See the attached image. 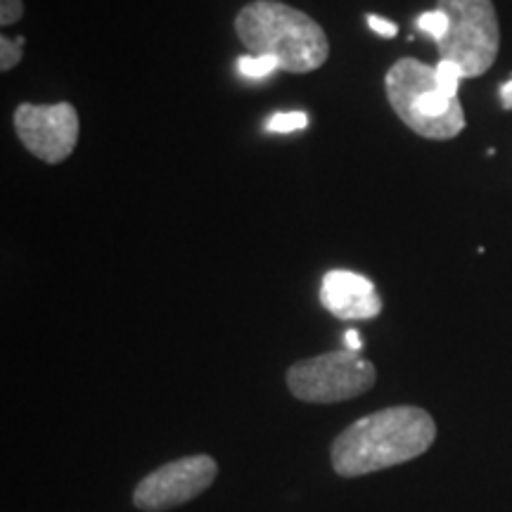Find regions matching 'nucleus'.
<instances>
[{"instance_id":"13","label":"nucleus","mask_w":512,"mask_h":512,"mask_svg":"<svg viewBox=\"0 0 512 512\" xmlns=\"http://www.w3.org/2000/svg\"><path fill=\"white\" fill-rule=\"evenodd\" d=\"M434 69H437V81H439V86L444 88L446 93L458 95L460 81L465 79L463 72H460L458 64H453V62H448V60H439V64H437V67H434Z\"/></svg>"},{"instance_id":"4","label":"nucleus","mask_w":512,"mask_h":512,"mask_svg":"<svg viewBox=\"0 0 512 512\" xmlns=\"http://www.w3.org/2000/svg\"><path fill=\"white\" fill-rule=\"evenodd\" d=\"M437 10L448 17L446 36L437 43L441 60L458 64L465 79L489 72L501 50L494 0H437Z\"/></svg>"},{"instance_id":"11","label":"nucleus","mask_w":512,"mask_h":512,"mask_svg":"<svg viewBox=\"0 0 512 512\" xmlns=\"http://www.w3.org/2000/svg\"><path fill=\"white\" fill-rule=\"evenodd\" d=\"M415 27H418L422 34H427L434 43H439L441 38L446 36L448 29V17L441 10H432V12H422V15L415 19Z\"/></svg>"},{"instance_id":"16","label":"nucleus","mask_w":512,"mask_h":512,"mask_svg":"<svg viewBox=\"0 0 512 512\" xmlns=\"http://www.w3.org/2000/svg\"><path fill=\"white\" fill-rule=\"evenodd\" d=\"M501 98H503V107H505V110H512V79H510L508 83H503Z\"/></svg>"},{"instance_id":"12","label":"nucleus","mask_w":512,"mask_h":512,"mask_svg":"<svg viewBox=\"0 0 512 512\" xmlns=\"http://www.w3.org/2000/svg\"><path fill=\"white\" fill-rule=\"evenodd\" d=\"M306 126H309V114L306 112H280L268 119L266 128L273 133H294Z\"/></svg>"},{"instance_id":"14","label":"nucleus","mask_w":512,"mask_h":512,"mask_svg":"<svg viewBox=\"0 0 512 512\" xmlns=\"http://www.w3.org/2000/svg\"><path fill=\"white\" fill-rule=\"evenodd\" d=\"M24 15V3L22 0H0V27L8 29L12 24H17Z\"/></svg>"},{"instance_id":"7","label":"nucleus","mask_w":512,"mask_h":512,"mask_svg":"<svg viewBox=\"0 0 512 512\" xmlns=\"http://www.w3.org/2000/svg\"><path fill=\"white\" fill-rule=\"evenodd\" d=\"M15 133L31 155L46 164H60L79 143V112L69 102L31 105L22 102L15 110Z\"/></svg>"},{"instance_id":"17","label":"nucleus","mask_w":512,"mask_h":512,"mask_svg":"<svg viewBox=\"0 0 512 512\" xmlns=\"http://www.w3.org/2000/svg\"><path fill=\"white\" fill-rule=\"evenodd\" d=\"M347 347H349V351H361V337H358V332L356 330H349L347 332Z\"/></svg>"},{"instance_id":"6","label":"nucleus","mask_w":512,"mask_h":512,"mask_svg":"<svg viewBox=\"0 0 512 512\" xmlns=\"http://www.w3.org/2000/svg\"><path fill=\"white\" fill-rule=\"evenodd\" d=\"M219 477V463L207 453L171 460L143 477L133 491V505L143 512H166L190 503Z\"/></svg>"},{"instance_id":"5","label":"nucleus","mask_w":512,"mask_h":512,"mask_svg":"<svg viewBox=\"0 0 512 512\" xmlns=\"http://www.w3.org/2000/svg\"><path fill=\"white\" fill-rule=\"evenodd\" d=\"M377 370L358 351H330L287 368V389L306 403H342L370 392Z\"/></svg>"},{"instance_id":"3","label":"nucleus","mask_w":512,"mask_h":512,"mask_svg":"<svg viewBox=\"0 0 512 512\" xmlns=\"http://www.w3.org/2000/svg\"><path fill=\"white\" fill-rule=\"evenodd\" d=\"M384 93L403 124L427 140H451L463 133L465 110L458 95L446 93L430 64L403 57L384 76Z\"/></svg>"},{"instance_id":"1","label":"nucleus","mask_w":512,"mask_h":512,"mask_svg":"<svg viewBox=\"0 0 512 512\" xmlns=\"http://www.w3.org/2000/svg\"><path fill=\"white\" fill-rule=\"evenodd\" d=\"M437 422L425 408L392 406L351 422L330 446L332 470L339 477H363L403 465L430 451Z\"/></svg>"},{"instance_id":"9","label":"nucleus","mask_w":512,"mask_h":512,"mask_svg":"<svg viewBox=\"0 0 512 512\" xmlns=\"http://www.w3.org/2000/svg\"><path fill=\"white\" fill-rule=\"evenodd\" d=\"M238 72L247 79H266L273 72H278V62L273 57H259V55H242L238 60Z\"/></svg>"},{"instance_id":"2","label":"nucleus","mask_w":512,"mask_h":512,"mask_svg":"<svg viewBox=\"0 0 512 512\" xmlns=\"http://www.w3.org/2000/svg\"><path fill=\"white\" fill-rule=\"evenodd\" d=\"M235 31L252 55L273 57L287 74L316 72L330 55V41L316 19L280 0L247 3L235 17Z\"/></svg>"},{"instance_id":"8","label":"nucleus","mask_w":512,"mask_h":512,"mask_svg":"<svg viewBox=\"0 0 512 512\" xmlns=\"http://www.w3.org/2000/svg\"><path fill=\"white\" fill-rule=\"evenodd\" d=\"M320 304L339 320H370L382 313V297L375 283L354 271L325 273L320 285Z\"/></svg>"},{"instance_id":"10","label":"nucleus","mask_w":512,"mask_h":512,"mask_svg":"<svg viewBox=\"0 0 512 512\" xmlns=\"http://www.w3.org/2000/svg\"><path fill=\"white\" fill-rule=\"evenodd\" d=\"M24 43H27V38L24 36H17V38H10V36H0V69L3 72H10V69H15L19 62H22L24 57Z\"/></svg>"},{"instance_id":"15","label":"nucleus","mask_w":512,"mask_h":512,"mask_svg":"<svg viewBox=\"0 0 512 512\" xmlns=\"http://www.w3.org/2000/svg\"><path fill=\"white\" fill-rule=\"evenodd\" d=\"M368 27L382 38H394L396 34H399V27H396L394 22H389V19L380 17V15H368Z\"/></svg>"}]
</instances>
